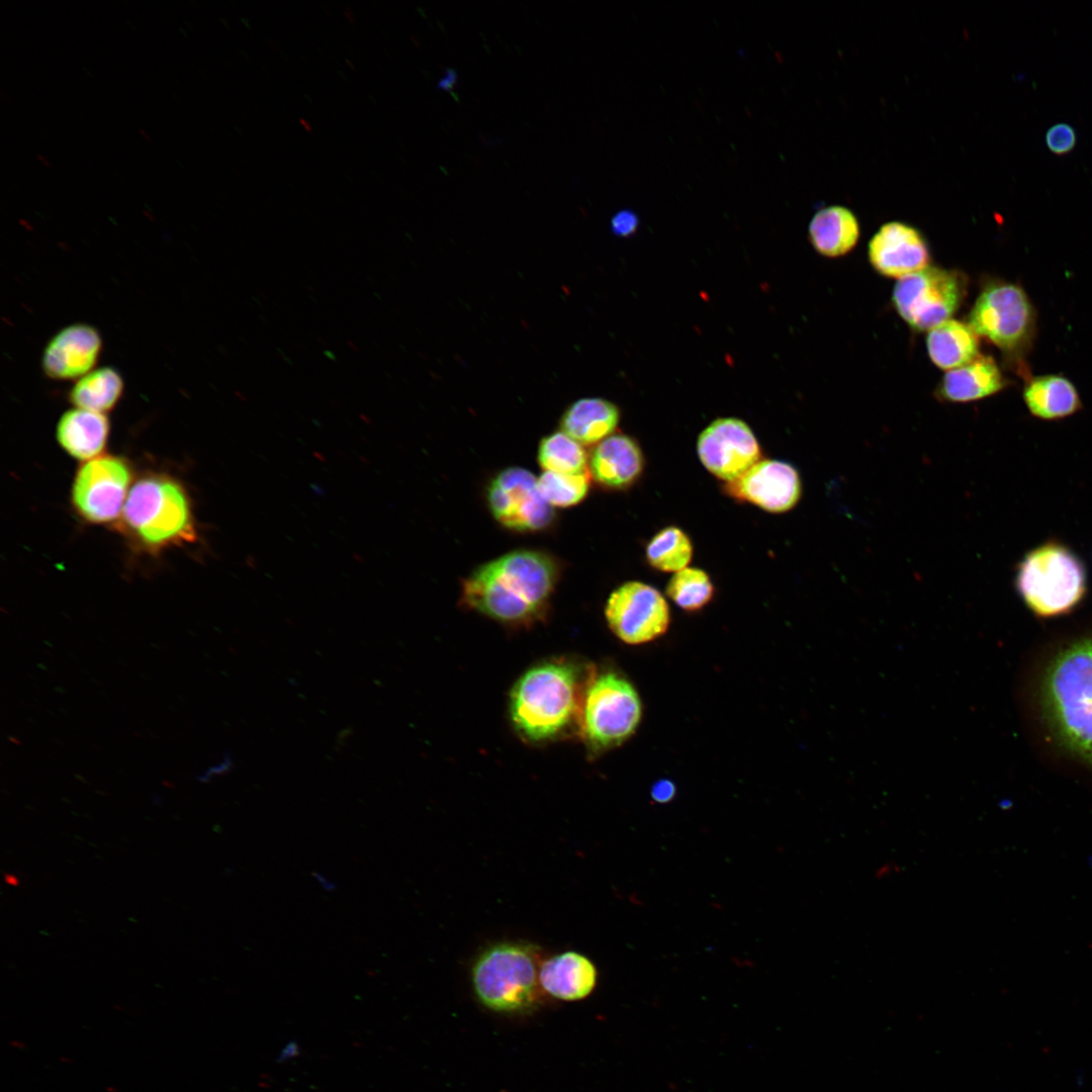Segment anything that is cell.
Wrapping results in <instances>:
<instances>
[{
    "mask_svg": "<svg viewBox=\"0 0 1092 1092\" xmlns=\"http://www.w3.org/2000/svg\"><path fill=\"white\" fill-rule=\"evenodd\" d=\"M726 492L768 513L794 509L802 495L798 470L781 460H759L737 479L726 484Z\"/></svg>",
    "mask_w": 1092,
    "mask_h": 1092,
    "instance_id": "cell-14",
    "label": "cell"
},
{
    "mask_svg": "<svg viewBox=\"0 0 1092 1092\" xmlns=\"http://www.w3.org/2000/svg\"><path fill=\"white\" fill-rule=\"evenodd\" d=\"M619 422L620 410L615 403L602 397H584L564 411L559 426L581 445H594L613 435Z\"/></svg>",
    "mask_w": 1092,
    "mask_h": 1092,
    "instance_id": "cell-21",
    "label": "cell"
},
{
    "mask_svg": "<svg viewBox=\"0 0 1092 1092\" xmlns=\"http://www.w3.org/2000/svg\"><path fill=\"white\" fill-rule=\"evenodd\" d=\"M968 281L958 270L927 266L900 278L892 295L899 315L915 331H930L950 320L967 294Z\"/></svg>",
    "mask_w": 1092,
    "mask_h": 1092,
    "instance_id": "cell-9",
    "label": "cell"
},
{
    "mask_svg": "<svg viewBox=\"0 0 1092 1092\" xmlns=\"http://www.w3.org/2000/svg\"><path fill=\"white\" fill-rule=\"evenodd\" d=\"M639 226L638 215L630 209L618 211L611 219V231L618 237H630Z\"/></svg>",
    "mask_w": 1092,
    "mask_h": 1092,
    "instance_id": "cell-31",
    "label": "cell"
},
{
    "mask_svg": "<svg viewBox=\"0 0 1092 1092\" xmlns=\"http://www.w3.org/2000/svg\"><path fill=\"white\" fill-rule=\"evenodd\" d=\"M641 716V701L632 684L616 672L596 670L584 694L579 736L592 753L599 754L630 738Z\"/></svg>",
    "mask_w": 1092,
    "mask_h": 1092,
    "instance_id": "cell-7",
    "label": "cell"
},
{
    "mask_svg": "<svg viewBox=\"0 0 1092 1092\" xmlns=\"http://www.w3.org/2000/svg\"><path fill=\"white\" fill-rule=\"evenodd\" d=\"M457 75L454 70H447L444 76L440 79L438 87L443 90L451 89L456 83Z\"/></svg>",
    "mask_w": 1092,
    "mask_h": 1092,
    "instance_id": "cell-33",
    "label": "cell"
},
{
    "mask_svg": "<svg viewBox=\"0 0 1092 1092\" xmlns=\"http://www.w3.org/2000/svg\"><path fill=\"white\" fill-rule=\"evenodd\" d=\"M926 349L939 368H959L979 355V337L970 325L948 320L928 332Z\"/></svg>",
    "mask_w": 1092,
    "mask_h": 1092,
    "instance_id": "cell-24",
    "label": "cell"
},
{
    "mask_svg": "<svg viewBox=\"0 0 1092 1092\" xmlns=\"http://www.w3.org/2000/svg\"><path fill=\"white\" fill-rule=\"evenodd\" d=\"M1023 398L1028 411L1043 420L1066 418L1082 406L1074 384L1055 374L1029 379L1023 389Z\"/></svg>",
    "mask_w": 1092,
    "mask_h": 1092,
    "instance_id": "cell-23",
    "label": "cell"
},
{
    "mask_svg": "<svg viewBox=\"0 0 1092 1092\" xmlns=\"http://www.w3.org/2000/svg\"><path fill=\"white\" fill-rule=\"evenodd\" d=\"M109 430V421L104 414L75 407L61 416L56 435L66 453L85 462L100 456Z\"/></svg>",
    "mask_w": 1092,
    "mask_h": 1092,
    "instance_id": "cell-20",
    "label": "cell"
},
{
    "mask_svg": "<svg viewBox=\"0 0 1092 1092\" xmlns=\"http://www.w3.org/2000/svg\"><path fill=\"white\" fill-rule=\"evenodd\" d=\"M1077 136L1074 127L1066 122H1059L1051 126L1045 133L1048 148L1057 155L1071 152L1076 145Z\"/></svg>",
    "mask_w": 1092,
    "mask_h": 1092,
    "instance_id": "cell-30",
    "label": "cell"
},
{
    "mask_svg": "<svg viewBox=\"0 0 1092 1092\" xmlns=\"http://www.w3.org/2000/svg\"><path fill=\"white\" fill-rule=\"evenodd\" d=\"M697 453L704 467L727 483L740 477L761 457L751 428L733 417L710 423L698 437Z\"/></svg>",
    "mask_w": 1092,
    "mask_h": 1092,
    "instance_id": "cell-13",
    "label": "cell"
},
{
    "mask_svg": "<svg viewBox=\"0 0 1092 1092\" xmlns=\"http://www.w3.org/2000/svg\"><path fill=\"white\" fill-rule=\"evenodd\" d=\"M539 981L543 992L551 997L562 1001H578L589 996L595 990L598 971L587 957L568 950L542 962Z\"/></svg>",
    "mask_w": 1092,
    "mask_h": 1092,
    "instance_id": "cell-18",
    "label": "cell"
},
{
    "mask_svg": "<svg viewBox=\"0 0 1092 1092\" xmlns=\"http://www.w3.org/2000/svg\"><path fill=\"white\" fill-rule=\"evenodd\" d=\"M538 463L545 471L576 474L588 471V455L583 446L562 431L541 439Z\"/></svg>",
    "mask_w": 1092,
    "mask_h": 1092,
    "instance_id": "cell-27",
    "label": "cell"
},
{
    "mask_svg": "<svg viewBox=\"0 0 1092 1092\" xmlns=\"http://www.w3.org/2000/svg\"><path fill=\"white\" fill-rule=\"evenodd\" d=\"M1003 375L990 356L978 355L971 362L948 370L936 389V396L947 402H969L1000 391Z\"/></svg>",
    "mask_w": 1092,
    "mask_h": 1092,
    "instance_id": "cell-19",
    "label": "cell"
},
{
    "mask_svg": "<svg viewBox=\"0 0 1092 1092\" xmlns=\"http://www.w3.org/2000/svg\"><path fill=\"white\" fill-rule=\"evenodd\" d=\"M644 469V456L637 441L613 434L596 445L588 456L593 479L609 489H624L635 483Z\"/></svg>",
    "mask_w": 1092,
    "mask_h": 1092,
    "instance_id": "cell-17",
    "label": "cell"
},
{
    "mask_svg": "<svg viewBox=\"0 0 1092 1092\" xmlns=\"http://www.w3.org/2000/svg\"><path fill=\"white\" fill-rule=\"evenodd\" d=\"M1041 700L1060 743L1092 765V637L1073 643L1053 659Z\"/></svg>",
    "mask_w": 1092,
    "mask_h": 1092,
    "instance_id": "cell-4",
    "label": "cell"
},
{
    "mask_svg": "<svg viewBox=\"0 0 1092 1092\" xmlns=\"http://www.w3.org/2000/svg\"><path fill=\"white\" fill-rule=\"evenodd\" d=\"M665 592L667 597L680 609L687 612H697L712 601L715 588L705 570L686 567L670 577Z\"/></svg>",
    "mask_w": 1092,
    "mask_h": 1092,
    "instance_id": "cell-28",
    "label": "cell"
},
{
    "mask_svg": "<svg viewBox=\"0 0 1092 1092\" xmlns=\"http://www.w3.org/2000/svg\"><path fill=\"white\" fill-rule=\"evenodd\" d=\"M590 477L589 471L576 474L545 471L538 478V487L542 496L553 508H569L585 498Z\"/></svg>",
    "mask_w": 1092,
    "mask_h": 1092,
    "instance_id": "cell-29",
    "label": "cell"
},
{
    "mask_svg": "<svg viewBox=\"0 0 1092 1092\" xmlns=\"http://www.w3.org/2000/svg\"><path fill=\"white\" fill-rule=\"evenodd\" d=\"M4 881H5L6 884H8L10 886H13V887H16V886L19 885L18 879L15 876L11 875V874H5L4 875Z\"/></svg>",
    "mask_w": 1092,
    "mask_h": 1092,
    "instance_id": "cell-34",
    "label": "cell"
},
{
    "mask_svg": "<svg viewBox=\"0 0 1092 1092\" xmlns=\"http://www.w3.org/2000/svg\"><path fill=\"white\" fill-rule=\"evenodd\" d=\"M694 553L689 535L676 526H667L648 541L645 556L648 564L663 572H677L690 564Z\"/></svg>",
    "mask_w": 1092,
    "mask_h": 1092,
    "instance_id": "cell-26",
    "label": "cell"
},
{
    "mask_svg": "<svg viewBox=\"0 0 1092 1092\" xmlns=\"http://www.w3.org/2000/svg\"><path fill=\"white\" fill-rule=\"evenodd\" d=\"M102 350L99 332L87 324L59 331L42 352L41 368L54 380H75L93 370Z\"/></svg>",
    "mask_w": 1092,
    "mask_h": 1092,
    "instance_id": "cell-16",
    "label": "cell"
},
{
    "mask_svg": "<svg viewBox=\"0 0 1092 1092\" xmlns=\"http://www.w3.org/2000/svg\"><path fill=\"white\" fill-rule=\"evenodd\" d=\"M139 131L147 142H151V139H150L149 134L147 133V131H145V129L140 128Z\"/></svg>",
    "mask_w": 1092,
    "mask_h": 1092,
    "instance_id": "cell-36",
    "label": "cell"
},
{
    "mask_svg": "<svg viewBox=\"0 0 1092 1092\" xmlns=\"http://www.w3.org/2000/svg\"><path fill=\"white\" fill-rule=\"evenodd\" d=\"M595 672L593 665L562 657L522 674L510 697L511 720L520 736L539 743L572 731L579 735L584 694Z\"/></svg>",
    "mask_w": 1092,
    "mask_h": 1092,
    "instance_id": "cell-2",
    "label": "cell"
},
{
    "mask_svg": "<svg viewBox=\"0 0 1092 1092\" xmlns=\"http://www.w3.org/2000/svg\"><path fill=\"white\" fill-rule=\"evenodd\" d=\"M538 946L524 941H500L485 947L471 966L474 995L486 1009L502 1014L534 1010L543 992Z\"/></svg>",
    "mask_w": 1092,
    "mask_h": 1092,
    "instance_id": "cell-5",
    "label": "cell"
},
{
    "mask_svg": "<svg viewBox=\"0 0 1092 1092\" xmlns=\"http://www.w3.org/2000/svg\"><path fill=\"white\" fill-rule=\"evenodd\" d=\"M486 505L495 521L519 533L544 531L555 520L554 508L542 496L538 478L521 467L506 468L490 480Z\"/></svg>",
    "mask_w": 1092,
    "mask_h": 1092,
    "instance_id": "cell-11",
    "label": "cell"
},
{
    "mask_svg": "<svg viewBox=\"0 0 1092 1092\" xmlns=\"http://www.w3.org/2000/svg\"><path fill=\"white\" fill-rule=\"evenodd\" d=\"M561 570L559 560L546 551H510L463 578L461 604L506 625H533L547 614Z\"/></svg>",
    "mask_w": 1092,
    "mask_h": 1092,
    "instance_id": "cell-1",
    "label": "cell"
},
{
    "mask_svg": "<svg viewBox=\"0 0 1092 1092\" xmlns=\"http://www.w3.org/2000/svg\"><path fill=\"white\" fill-rule=\"evenodd\" d=\"M124 388L121 375L112 367L93 369L79 378L68 398L75 407L104 414L120 399Z\"/></svg>",
    "mask_w": 1092,
    "mask_h": 1092,
    "instance_id": "cell-25",
    "label": "cell"
},
{
    "mask_svg": "<svg viewBox=\"0 0 1092 1092\" xmlns=\"http://www.w3.org/2000/svg\"><path fill=\"white\" fill-rule=\"evenodd\" d=\"M36 157H37L38 161H39V162H41V164H42L43 166H46V167H51V163H50V162H49V161H48V160H47V159H46V158H44V157H43L42 155H40V154H37V156H36Z\"/></svg>",
    "mask_w": 1092,
    "mask_h": 1092,
    "instance_id": "cell-35",
    "label": "cell"
},
{
    "mask_svg": "<svg viewBox=\"0 0 1092 1092\" xmlns=\"http://www.w3.org/2000/svg\"><path fill=\"white\" fill-rule=\"evenodd\" d=\"M1016 588L1036 615L1050 617L1069 612L1086 592V571L1080 558L1066 545L1048 542L1029 551L1019 562Z\"/></svg>",
    "mask_w": 1092,
    "mask_h": 1092,
    "instance_id": "cell-6",
    "label": "cell"
},
{
    "mask_svg": "<svg viewBox=\"0 0 1092 1092\" xmlns=\"http://www.w3.org/2000/svg\"><path fill=\"white\" fill-rule=\"evenodd\" d=\"M605 616L616 637L630 645L661 637L670 624L669 606L662 594L637 580L622 583L610 594Z\"/></svg>",
    "mask_w": 1092,
    "mask_h": 1092,
    "instance_id": "cell-12",
    "label": "cell"
},
{
    "mask_svg": "<svg viewBox=\"0 0 1092 1092\" xmlns=\"http://www.w3.org/2000/svg\"><path fill=\"white\" fill-rule=\"evenodd\" d=\"M869 260L881 275L903 278L928 266L929 249L915 228L889 221L873 236L868 247Z\"/></svg>",
    "mask_w": 1092,
    "mask_h": 1092,
    "instance_id": "cell-15",
    "label": "cell"
},
{
    "mask_svg": "<svg viewBox=\"0 0 1092 1092\" xmlns=\"http://www.w3.org/2000/svg\"><path fill=\"white\" fill-rule=\"evenodd\" d=\"M859 238V224L854 213L841 205H830L817 211L809 223V240L814 249L826 257L848 253Z\"/></svg>",
    "mask_w": 1092,
    "mask_h": 1092,
    "instance_id": "cell-22",
    "label": "cell"
},
{
    "mask_svg": "<svg viewBox=\"0 0 1092 1092\" xmlns=\"http://www.w3.org/2000/svg\"><path fill=\"white\" fill-rule=\"evenodd\" d=\"M676 793L674 784L669 780H660L656 782L651 788V798L656 803H667L671 801Z\"/></svg>",
    "mask_w": 1092,
    "mask_h": 1092,
    "instance_id": "cell-32",
    "label": "cell"
},
{
    "mask_svg": "<svg viewBox=\"0 0 1092 1092\" xmlns=\"http://www.w3.org/2000/svg\"><path fill=\"white\" fill-rule=\"evenodd\" d=\"M115 526L134 548L152 555L198 539L187 489L161 472L147 473L132 483Z\"/></svg>",
    "mask_w": 1092,
    "mask_h": 1092,
    "instance_id": "cell-3",
    "label": "cell"
},
{
    "mask_svg": "<svg viewBox=\"0 0 1092 1092\" xmlns=\"http://www.w3.org/2000/svg\"><path fill=\"white\" fill-rule=\"evenodd\" d=\"M132 469L120 456L100 455L77 470L71 503L77 515L93 525L117 522L132 485Z\"/></svg>",
    "mask_w": 1092,
    "mask_h": 1092,
    "instance_id": "cell-10",
    "label": "cell"
},
{
    "mask_svg": "<svg viewBox=\"0 0 1092 1092\" xmlns=\"http://www.w3.org/2000/svg\"><path fill=\"white\" fill-rule=\"evenodd\" d=\"M969 325L1008 358L1021 360L1035 332V312L1025 291L1017 284H987L969 315Z\"/></svg>",
    "mask_w": 1092,
    "mask_h": 1092,
    "instance_id": "cell-8",
    "label": "cell"
}]
</instances>
